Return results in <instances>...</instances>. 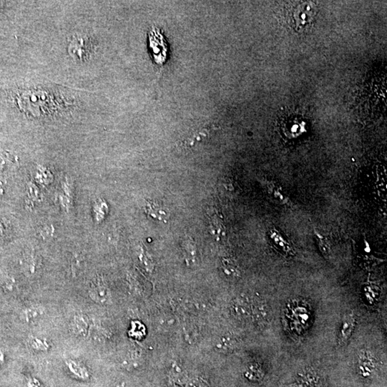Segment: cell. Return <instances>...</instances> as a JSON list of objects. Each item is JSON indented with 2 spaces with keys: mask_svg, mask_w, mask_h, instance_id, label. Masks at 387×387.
Segmentation results:
<instances>
[{
  "mask_svg": "<svg viewBox=\"0 0 387 387\" xmlns=\"http://www.w3.org/2000/svg\"><path fill=\"white\" fill-rule=\"evenodd\" d=\"M17 103L22 112L33 117L48 115L61 106L54 96L45 90L39 89L22 92L17 98Z\"/></svg>",
  "mask_w": 387,
  "mask_h": 387,
  "instance_id": "1",
  "label": "cell"
},
{
  "mask_svg": "<svg viewBox=\"0 0 387 387\" xmlns=\"http://www.w3.org/2000/svg\"><path fill=\"white\" fill-rule=\"evenodd\" d=\"M149 48L153 60L156 64L162 66L167 58V44L166 39L158 29L154 28L148 33Z\"/></svg>",
  "mask_w": 387,
  "mask_h": 387,
  "instance_id": "2",
  "label": "cell"
},
{
  "mask_svg": "<svg viewBox=\"0 0 387 387\" xmlns=\"http://www.w3.org/2000/svg\"><path fill=\"white\" fill-rule=\"evenodd\" d=\"M251 319L259 326L268 325L270 321V311L267 303L259 298L251 300Z\"/></svg>",
  "mask_w": 387,
  "mask_h": 387,
  "instance_id": "3",
  "label": "cell"
},
{
  "mask_svg": "<svg viewBox=\"0 0 387 387\" xmlns=\"http://www.w3.org/2000/svg\"><path fill=\"white\" fill-rule=\"evenodd\" d=\"M233 316L240 322H247L251 318V301L248 298L240 297L232 303Z\"/></svg>",
  "mask_w": 387,
  "mask_h": 387,
  "instance_id": "4",
  "label": "cell"
},
{
  "mask_svg": "<svg viewBox=\"0 0 387 387\" xmlns=\"http://www.w3.org/2000/svg\"><path fill=\"white\" fill-rule=\"evenodd\" d=\"M89 296L94 302L99 304H109L112 298L109 288L101 281H98L90 287Z\"/></svg>",
  "mask_w": 387,
  "mask_h": 387,
  "instance_id": "5",
  "label": "cell"
},
{
  "mask_svg": "<svg viewBox=\"0 0 387 387\" xmlns=\"http://www.w3.org/2000/svg\"><path fill=\"white\" fill-rule=\"evenodd\" d=\"M72 332L79 337L86 338L90 334V321L84 314H77L71 321Z\"/></svg>",
  "mask_w": 387,
  "mask_h": 387,
  "instance_id": "6",
  "label": "cell"
},
{
  "mask_svg": "<svg viewBox=\"0 0 387 387\" xmlns=\"http://www.w3.org/2000/svg\"><path fill=\"white\" fill-rule=\"evenodd\" d=\"M144 211L149 217L164 222H167L169 217L165 206L158 201L148 200L145 204Z\"/></svg>",
  "mask_w": 387,
  "mask_h": 387,
  "instance_id": "7",
  "label": "cell"
},
{
  "mask_svg": "<svg viewBox=\"0 0 387 387\" xmlns=\"http://www.w3.org/2000/svg\"><path fill=\"white\" fill-rule=\"evenodd\" d=\"M355 325H356V319L354 314H347L343 317L339 330V335H338L340 344H344L349 339L354 331Z\"/></svg>",
  "mask_w": 387,
  "mask_h": 387,
  "instance_id": "8",
  "label": "cell"
},
{
  "mask_svg": "<svg viewBox=\"0 0 387 387\" xmlns=\"http://www.w3.org/2000/svg\"><path fill=\"white\" fill-rule=\"evenodd\" d=\"M67 369L74 377L80 380H88L90 379V372L83 364L73 359L66 361Z\"/></svg>",
  "mask_w": 387,
  "mask_h": 387,
  "instance_id": "9",
  "label": "cell"
},
{
  "mask_svg": "<svg viewBox=\"0 0 387 387\" xmlns=\"http://www.w3.org/2000/svg\"><path fill=\"white\" fill-rule=\"evenodd\" d=\"M87 51V46L85 40L82 38H75L71 42L69 46V53L74 58L83 59L85 56Z\"/></svg>",
  "mask_w": 387,
  "mask_h": 387,
  "instance_id": "10",
  "label": "cell"
},
{
  "mask_svg": "<svg viewBox=\"0 0 387 387\" xmlns=\"http://www.w3.org/2000/svg\"><path fill=\"white\" fill-rule=\"evenodd\" d=\"M43 315V308L39 306H31L22 311L21 319L26 322H32L38 320Z\"/></svg>",
  "mask_w": 387,
  "mask_h": 387,
  "instance_id": "11",
  "label": "cell"
},
{
  "mask_svg": "<svg viewBox=\"0 0 387 387\" xmlns=\"http://www.w3.org/2000/svg\"><path fill=\"white\" fill-rule=\"evenodd\" d=\"M359 369L361 376L366 378H370L375 372V364L374 361L372 362L370 358L364 357L359 361Z\"/></svg>",
  "mask_w": 387,
  "mask_h": 387,
  "instance_id": "12",
  "label": "cell"
},
{
  "mask_svg": "<svg viewBox=\"0 0 387 387\" xmlns=\"http://www.w3.org/2000/svg\"><path fill=\"white\" fill-rule=\"evenodd\" d=\"M238 343L235 338L230 336L222 337L217 344V348L222 352L229 353L235 350Z\"/></svg>",
  "mask_w": 387,
  "mask_h": 387,
  "instance_id": "13",
  "label": "cell"
},
{
  "mask_svg": "<svg viewBox=\"0 0 387 387\" xmlns=\"http://www.w3.org/2000/svg\"><path fill=\"white\" fill-rule=\"evenodd\" d=\"M222 266L226 275L232 277L240 276V272L235 261L232 260L231 259H223Z\"/></svg>",
  "mask_w": 387,
  "mask_h": 387,
  "instance_id": "14",
  "label": "cell"
},
{
  "mask_svg": "<svg viewBox=\"0 0 387 387\" xmlns=\"http://www.w3.org/2000/svg\"><path fill=\"white\" fill-rule=\"evenodd\" d=\"M30 345L32 348L38 350V351H45L49 348V344L46 340L39 338H32L31 341H30Z\"/></svg>",
  "mask_w": 387,
  "mask_h": 387,
  "instance_id": "15",
  "label": "cell"
},
{
  "mask_svg": "<svg viewBox=\"0 0 387 387\" xmlns=\"http://www.w3.org/2000/svg\"><path fill=\"white\" fill-rule=\"evenodd\" d=\"M210 226L212 227V232L214 235H221L222 234L223 226L220 223V220L218 217H214L212 219L210 222Z\"/></svg>",
  "mask_w": 387,
  "mask_h": 387,
  "instance_id": "16",
  "label": "cell"
},
{
  "mask_svg": "<svg viewBox=\"0 0 387 387\" xmlns=\"http://www.w3.org/2000/svg\"><path fill=\"white\" fill-rule=\"evenodd\" d=\"M185 387H209V385L205 381L200 377H197L190 380Z\"/></svg>",
  "mask_w": 387,
  "mask_h": 387,
  "instance_id": "17",
  "label": "cell"
},
{
  "mask_svg": "<svg viewBox=\"0 0 387 387\" xmlns=\"http://www.w3.org/2000/svg\"><path fill=\"white\" fill-rule=\"evenodd\" d=\"M53 232H54L53 227H52V226L51 227H50V226H44L40 230V235H41L43 238H50L51 236H53Z\"/></svg>",
  "mask_w": 387,
  "mask_h": 387,
  "instance_id": "18",
  "label": "cell"
},
{
  "mask_svg": "<svg viewBox=\"0 0 387 387\" xmlns=\"http://www.w3.org/2000/svg\"><path fill=\"white\" fill-rule=\"evenodd\" d=\"M5 362V355L1 350H0V368L2 367Z\"/></svg>",
  "mask_w": 387,
  "mask_h": 387,
  "instance_id": "19",
  "label": "cell"
},
{
  "mask_svg": "<svg viewBox=\"0 0 387 387\" xmlns=\"http://www.w3.org/2000/svg\"><path fill=\"white\" fill-rule=\"evenodd\" d=\"M26 387H39V385L38 384H37V382H34V381H30V382H28Z\"/></svg>",
  "mask_w": 387,
  "mask_h": 387,
  "instance_id": "20",
  "label": "cell"
}]
</instances>
